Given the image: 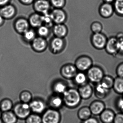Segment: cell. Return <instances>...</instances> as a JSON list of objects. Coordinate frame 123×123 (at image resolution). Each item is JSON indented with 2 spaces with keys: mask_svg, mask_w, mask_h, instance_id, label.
<instances>
[{
  "mask_svg": "<svg viewBox=\"0 0 123 123\" xmlns=\"http://www.w3.org/2000/svg\"><path fill=\"white\" fill-rule=\"evenodd\" d=\"M21 102L29 104L33 99V96L31 92L28 90L21 91L19 95Z\"/></svg>",
  "mask_w": 123,
  "mask_h": 123,
  "instance_id": "4dcf8cb0",
  "label": "cell"
},
{
  "mask_svg": "<svg viewBox=\"0 0 123 123\" xmlns=\"http://www.w3.org/2000/svg\"><path fill=\"white\" fill-rule=\"evenodd\" d=\"M29 106L32 113L42 114L46 109V104L45 101L39 98L32 99L29 103Z\"/></svg>",
  "mask_w": 123,
  "mask_h": 123,
  "instance_id": "52a82bcc",
  "label": "cell"
},
{
  "mask_svg": "<svg viewBox=\"0 0 123 123\" xmlns=\"http://www.w3.org/2000/svg\"><path fill=\"white\" fill-rule=\"evenodd\" d=\"M1 119L3 123H16L18 118L13 111L2 112Z\"/></svg>",
  "mask_w": 123,
  "mask_h": 123,
  "instance_id": "d4e9b609",
  "label": "cell"
},
{
  "mask_svg": "<svg viewBox=\"0 0 123 123\" xmlns=\"http://www.w3.org/2000/svg\"><path fill=\"white\" fill-rule=\"evenodd\" d=\"M116 114L112 109L106 108L99 116L100 121L102 123H113Z\"/></svg>",
  "mask_w": 123,
  "mask_h": 123,
  "instance_id": "44dd1931",
  "label": "cell"
},
{
  "mask_svg": "<svg viewBox=\"0 0 123 123\" xmlns=\"http://www.w3.org/2000/svg\"><path fill=\"white\" fill-rule=\"evenodd\" d=\"M105 3H111L113 2H114L115 0H104Z\"/></svg>",
  "mask_w": 123,
  "mask_h": 123,
  "instance_id": "bcb514c9",
  "label": "cell"
},
{
  "mask_svg": "<svg viewBox=\"0 0 123 123\" xmlns=\"http://www.w3.org/2000/svg\"><path fill=\"white\" fill-rule=\"evenodd\" d=\"M29 25L35 28H38L43 25L42 15L34 13L31 15L29 19Z\"/></svg>",
  "mask_w": 123,
  "mask_h": 123,
  "instance_id": "cb8c5ba5",
  "label": "cell"
},
{
  "mask_svg": "<svg viewBox=\"0 0 123 123\" xmlns=\"http://www.w3.org/2000/svg\"><path fill=\"white\" fill-rule=\"evenodd\" d=\"M68 88L67 82L62 80H55L52 86V89L54 93L60 95H62Z\"/></svg>",
  "mask_w": 123,
  "mask_h": 123,
  "instance_id": "2e32d148",
  "label": "cell"
},
{
  "mask_svg": "<svg viewBox=\"0 0 123 123\" xmlns=\"http://www.w3.org/2000/svg\"><path fill=\"white\" fill-rule=\"evenodd\" d=\"M41 117L42 123H60L62 119L59 110L49 108L45 110Z\"/></svg>",
  "mask_w": 123,
  "mask_h": 123,
  "instance_id": "3957f363",
  "label": "cell"
},
{
  "mask_svg": "<svg viewBox=\"0 0 123 123\" xmlns=\"http://www.w3.org/2000/svg\"><path fill=\"white\" fill-rule=\"evenodd\" d=\"M43 25L49 28L53 25V22L49 13L42 15Z\"/></svg>",
  "mask_w": 123,
  "mask_h": 123,
  "instance_id": "8d00e7d4",
  "label": "cell"
},
{
  "mask_svg": "<svg viewBox=\"0 0 123 123\" xmlns=\"http://www.w3.org/2000/svg\"><path fill=\"white\" fill-rule=\"evenodd\" d=\"M62 96L64 105L69 109L76 108L82 101L78 89L74 88H68Z\"/></svg>",
  "mask_w": 123,
  "mask_h": 123,
  "instance_id": "6da1fadb",
  "label": "cell"
},
{
  "mask_svg": "<svg viewBox=\"0 0 123 123\" xmlns=\"http://www.w3.org/2000/svg\"><path fill=\"white\" fill-rule=\"evenodd\" d=\"M23 38L28 42H32L36 38V33L33 30L28 29L23 34Z\"/></svg>",
  "mask_w": 123,
  "mask_h": 123,
  "instance_id": "e575fe53",
  "label": "cell"
},
{
  "mask_svg": "<svg viewBox=\"0 0 123 123\" xmlns=\"http://www.w3.org/2000/svg\"><path fill=\"white\" fill-rule=\"evenodd\" d=\"M78 90L82 100L90 99L93 93V88L89 82L79 86Z\"/></svg>",
  "mask_w": 123,
  "mask_h": 123,
  "instance_id": "5bb4252c",
  "label": "cell"
},
{
  "mask_svg": "<svg viewBox=\"0 0 123 123\" xmlns=\"http://www.w3.org/2000/svg\"><path fill=\"white\" fill-rule=\"evenodd\" d=\"M31 46L36 51L42 52L47 47V42L44 38L39 36L36 37L31 42Z\"/></svg>",
  "mask_w": 123,
  "mask_h": 123,
  "instance_id": "e0dca14e",
  "label": "cell"
},
{
  "mask_svg": "<svg viewBox=\"0 0 123 123\" xmlns=\"http://www.w3.org/2000/svg\"><path fill=\"white\" fill-rule=\"evenodd\" d=\"M92 115L99 116L105 109V104L101 100H96L92 101L89 106Z\"/></svg>",
  "mask_w": 123,
  "mask_h": 123,
  "instance_id": "8fae6325",
  "label": "cell"
},
{
  "mask_svg": "<svg viewBox=\"0 0 123 123\" xmlns=\"http://www.w3.org/2000/svg\"><path fill=\"white\" fill-rule=\"evenodd\" d=\"M72 80L74 84L78 87L83 85L88 82L86 73L84 72L80 71H78Z\"/></svg>",
  "mask_w": 123,
  "mask_h": 123,
  "instance_id": "484cf974",
  "label": "cell"
},
{
  "mask_svg": "<svg viewBox=\"0 0 123 123\" xmlns=\"http://www.w3.org/2000/svg\"><path fill=\"white\" fill-rule=\"evenodd\" d=\"M115 105L119 112L123 113V98L122 96L117 98L115 101Z\"/></svg>",
  "mask_w": 123,
  "mask_h": 123,
  "instance_id": "74e56055",
  "label": "cell"
},
{
  "mask_svg": "<svg viewBox=\"0 0 123 123\" xmlns=\"http://www.w3.org/2000/svg\"><path fill=\"white\" fill-rule=\"evenodd\" d=\"M118 41L119 52L123 53V33H119L116 37Z\"/></svg>",
  "mask_w": 123,
  "mask_h": 123,
  "instance_id": "f35d334b",
  "label": "cell"
},
{
  "mask_svg": "<svg viewBox=\"0 0 123 123\" xmlns=\"http://www.w3.org/2000/svg\"><path fill=\"white\" fill-rule=\"evenodd\" d=\"M3 20L4 19L0 16V26H1L3 23Z\"/></svg>",
  "mask_w": 123,
  "mask_h": 123,
  "instance_id": "7dc6e473",
  "label": "cell"
},
{
  "mask_svg": "<svg viewBox=\"0 0 123 123\" xmlns=\"http://www.w3.org/2000/svg\"><path fill=\"white\" fill-rule=\"evenodd\" d=\"M113 6L114 12L119 16L123 17V0H115Z\"/></svg>",
  "mask_w": 123,
  "mask_h": 123,
  "instance_id": "1f68e13d",
  "label": "cell"
},
{
  "mask_svg": "<svg viewBox=\"0 0 123 123\" xmlns=\"http://www.w3.org/2000/svg\"><path fill=\"white\" fill-rule=\"evenodd\" d=\"M88 82L96 85L100 82L105 75L102 68L98 65H93L86 72Z\"/></svg>",
  "mask_w": 123,
  "mask_h": 123,
  "instance_id": "7a4b0ae2",
  "label": "cell"
},
{
  "mask_svg": "<svg viewBox=\"0 0 123 123\" xmlns=\"http://www.w3.org/2000/svg\"><path fill=\"white\" fill-rule=\"evenodd\" d=\"M95 85L93 88V93L97 99L103 100L109 95L111 90L104 87L100 83L96 84Z\"/></svg>",
  "mask_w": 123,
  "mask_h": 123,
  "instance_id": "9a60e30c",
  "label": "cell"
},
{
  "mask_svg": "<svg viewBox=\"0 0 123 123\" xmlns=\"http://www.w3.org/2000/svg\"><path fill=\"white\" fill-rule=\"evenodd\" d=\"M52 5L56 8H61L65 5V0H51Z\"/></svg>",
  "mask_w": 123,
  "mask_h": 123,
  "instance_id": "ab89813d",
  "label": "cell"
},
{
  "mask_svg": "<svg viewBox=\"0 0 123 123\" xmlns=\"http://www.w3.org/2000/svg\"><path fill=\"white\" fill-rule=\"evenodd\" d=\"M81 123H100V122L97 118L91 116L85 121H81Z\"/></svg>",
  "mask_w": 123,
  "mask_h": 123,
  "instance_id": "7bdbcfd3",
  "label": "cell"
},
{
  "mask_svg": "<svg viewBox=\"0 0 123 123\" xmlns=\"http://www.w3.org/2000/svg\"><path fill=\"white\" fill-rule=\"evenodd\" d=\"M78 71L74 65L67 64L62 67L60 72L62 76L65 79L72 80Z\"/></svg>",
  "mask_w": 123,
  "mask_h": 123,
  "instance_id": "ba28073f",
  "label": "cell"
},
{
  "mask_svg": "<svg viewBox=\"0 0 123 123\" xmlns=\"http://www.w3.org/2000/svg\"><path fill=\"white\" fill-rule=\"evenodd\" d=\"M77 115L80 121H83L92 116V114L89 106H84L79 109Z\"/></svg>",
  "mask_w": 123,
  "mask_h": 123,
  "instance_id": "4316f807",
  "label": "cell"
},
{
  "mask_svg": "<svg viewBox=\"0 0 123 123\" xmlns=\"http://www.w3.org/2000/svg\"><path fill=\"white\" fill-rule=\"evenodd\" d=\"M90 29L93 33H101L103 30V26L100 22L95 21L91 24Z\"/></svg>",
  "mask_w": 123,
  "mask_h": 123,
  "instance_id": "836d02e7",
  "label": "cell"
},
{
  "mask_svg": "<svg viewBox=\"0 0 123 123\" xmlns=\"http://www.w3.org/2000/svg\"><path fill=\"white\" fill-rule=\"evenodd\" d=\"M25 123H42L41 116L39 114L31 113L25 119Z\"/></svg>",
  "mask_w": 123,
  "mask_h": 123,
  "instance_id": "d6a6232c",
  "label": "cell"
},
{
  "mask_svg": "<svg viewBox=\"0 0 123 123\" xmlns=\"http://www.w3.org/2000/svg\"><path fill=\"white\" fill-rule=\"evenodd\" d=\"M114 82V78L112 76L105 75L100 83L104 87L109 90H111L113 88Z\"/></svg>",
  "mask_w": 123,
  "mask_h": 123,
  "instance_id": "f546056e",
  "label": "cell"
},
{
  "mask_svg": "<svg viewBox=\"0 0 123 123\" xmlns=\"http://www.w3.org/2000/svg\"><path fill=\"white\" fill-rule=\"evenodd\" d=\"M25 5H29L33 3L34 0H20Z\"/></svg>",
  "mask_w": 123,
  "mask_h": 123,
  "instance_id": "f6af8a7d",
  "label": "cell"
},
{
  "mask_svg": "<svg viewBox=\"0 0 123 123\" xmlns=\"http://www.w3.org/2000/svg\"><path fill=\"white\" fill-rule=\"evenodd\" d=\"M98 12L102 18H109L112 16L114 12L113 6L111 3H104L99 7Z\"/></svg>",
  "mask_w": 123,
  "mask_h": 123,
  "instance_id": "d6986e66",
  "label": "cell"
},
{
  "mask_svg": "<svg viewBox=\"0 0 123 123\" xmlns=\"http://www.w3.org/2000/svg\"><path fill=\"white\" fill-rule=\"evenodd\" d=\"M2 113V111H1V109H0V119L1 118Z\"/></svg>",
  "mask_w": 123,
  "mask_h": 123,
  "instance_id": "c3c4849f",
  "label": "cell"
},
{
  "mask_svg": "<svg viewBox=\"0 0 123 123\" xmlns=\"http://www.w3.org/2000/svg\"><path fill=\"white\" fill-rule=\"evenodd\" d=\"M106 51L110 55L115 56L119 53L118 41L116 37L108 39L105 49Z\"/></svg>",
  "mask_w": 123,
  "mask_h": 123,
  "instance_id": "9c48e42d",
  "label": "cell"
},
{
  "mask_svg": "<svg viewBox=\"0 0 123 123\" xmlns=\"http://www.w3.org/2000/svg\"><path fill=\"white\" fill-rule=\"evenodd\" d=\"M13 105L12 101L8 98H4L0 101V109L2 112L11 111Z\"/></svg>",
  "mask_w": 123,
  "mask_h": 123,
  "instance_id": "f1b7e54d",
  "label": "cell"
},
{
  "mask_svg": "<svg viewBox=\"0 0 123 123\" xmlns=\"http://www.w3.org/2000/svg\"><path fill=\"white\" fill-rule=\"evenodd\" d=\"M93 64L91 57L87 55H82L76 59L74 65L78 71L85 72L93 65Z\"/></svg>",
  "mask_w": 123,
  "mask_h": 123,
  "instance_id": "5b68a950",
  "label": "cell"
},
{
  "mask_svg": "<svg viewBox=\"0 0 123 123\" xmlns=\"http://www.w3.org/2000/svg\"><path fill=\"white\" fill-rule=\"evenodd\" d=\"M116 72L117 77L123 78V62L118 65L116 69Z\"/></svg>",
  "mask_w": 123,
  "mask_h": 123,
  "instance_id": "60d3db41",
  "label": "cell"
},
{
  "mask_svg": "<svg viewBox=\"0 0 123 123\" xmlns=\"http://www.w3.org/2000/svg\"><path fill=\"white\" fill-rule=\"evenodd\" d=\"M34 7L38 13L43 15L49 13L50 5L47 0H37L34 3Z\"/></svg>",
  "mask_w": 123,
  "mask_h": 123,
  "instance_id": "ac0fdd59",
  "label": "cell"
},
{
  "mask_svg": "<svg viewBox=\"0 0 123 123\" xmlns=\"http://www.w3.org/2000/svg\"><path fill=\"white\" fill-rule=\"evenodd\" d=\"M13 111L18 118L25 120L31 113L29 104L21 102L16 103L13 105Z\"/></svg>",
  "mask_w": 123,
  "mask_h": 123,
  "instance_id": "277c9868",
  "label": "cell"
},
{
  "mask_svg": "<svg viewBox=\"0 0 123 123\" xmlns=\"http://www.w3.org/2000/svg\"><path fill=\"white\" fill-rule=\"evenodd\" d=\"M29 25L28 21L25 18H21L16 21L14 27L18 33L23 34L29 29Z\"/></svg>",
  "mask_w": 123,
  "mask_h": 123,
  "instance_id": "7402d4cb",
  "label": "cell"
},
{
  "mask_svg": "<svg viewBox=\"0 0 123 123\" xmlns=\"http://www.w3.org/2000/svg\"><path fill=\"white\" fill-rule=\"evenodd\" d=\"M10 0H0V7L7 5Z\"/></svg>",
  "mask_w": 123,
  "mask_h": 123,
  "instance_id": "ee69618b",
  "label": "cell"
},
{
  "mask_svg": "<svg viewBox=\"0 0 123 123\" xmlns=\"http://www.w3.org/2000/svg\"><path fill=\"white\" fill-rule=\"evenodd\" d=\"M113 123H123V113L119 112L116 114Z\"/></svg>",
  "mask_w": 123,
  "mask_h": 123,
  "instance_id": "b9f144b4",
  "label": "cell"
},
{
  "mask_svg": "<svg viewBox=\"0 0 123 123\" xmlns=\"http://www.w3.org/2000/svg\"><path fill=\"white\" fill-rule=\"evenodd\" d=\"M37 33L39 37L45 38L49 34V28L46 26L42 25L38 28Z\"/></svg>",
  "mask_w": 123,
  "mask_h": 123,
  "instance_id": "d590c367",
  "label": "cell"
},
{
  "mask_svg": "<svg viewBox=\"0 0 123 123\" xmlns=\"http://www.w3.org/2000/svg\"><path fill=\"white\" fill-rule=\"evenodd\" d=\"M53 32L56 37L63 38L67 35V27L63 24H56L53 28Z\"/></svg>",
  "mask_w": 123,
  "mask_h": 123,
  "instance_id": "603a6c76",
  "label": "cell"
},
{
  "mask_svg": "<svg viewBox=\"0 0 123 123\" xmlns=\"http://www.w3.org/2000/svg\"><path fill=\"white\" fill-rule=\"evenodd\" d=\"M65 46V42L62 38L55 37L50 42V49L54 54H58L61 52L64 49Z\"/></svg>",
  "mask_w": 123,
  "mask_h": 123,
  "instance_id": "7c38bea8",
  "label": "cell"
},
{
  "mask_svg": "<svg viewBox=\"0 0 123 123\" xmlns=\"http://www.w3.org/2000/svg\"><path fill=\"white\" fill-rule=\"evenodd\" d=\"M106 36L103 33H93L91 36L90 41L93 47L98 50H101L105 49L107 42Z\"/></svg>",
  "mask_w": 123,
  "mask_h": 123,
  "instance_id": "8992f818",
  "label": "cell"
},
{
  "mask_svg": "<svg viewBox=\"0 0 123 123\" xmlns=\"http://www.w3.org/2000/svg\"><path fill=\"white\" fill-rule=\"evenodd\" d=\"M122 97L123 98V94L122 95Z\"/></svg>",
  "mask_w": 123,
  "mask_h": 123,
  "instance_id": "f907efd6",
  "label": "cell"
},
{
  "mask_svg": "<svg viewBox=\"0 0 123 123\" xmlns=\"http://www.w3.org/2000/svg\"><path fill=\"white\" fill-rule=\"evenodd\" d=\"M112 89L117 94L122 95L123 94V78L117 76L114 78Z\"/></svg>",
  "mask_w": 123,
  "mask_h": 123,
  "instance_id": "83f0119b",
  "label": "cell"
},
{
  "mask_svg": "<svg viewBox=\"0 0 123 123\" xmlns=\"http://www.w3.org/2000/svg\"><path fill=\"white\" fill-rule=\"evenodd\" d=\"M0 123H3V122L2 121L1 118L0 119Z\"/></svg>",
  "mask_w": 123,
  "mask_h": 123,
  "instance_id": "681fc988",
  "label": "cell"
},
{
  "mask_svg": "<svg viewBox=\"0 0 123 123\" xmlns=\"http://www.w3.org/2000/svg\"><path fill=\"white\" fill-rule=\"evenodd\" d=\"M16 13L15 8L11 5L7 4L0 8V16L4 19H11Z\"/></svg>",
  "mask_w": 123,
  "mask_h": 123,
  "instance_id": "ffe728a7",
  "label": "cell"
},
{
  "mask_svg": "<svg viewBox=\"0 0 123 123\" xmlns=\"http://www.w3.org/2000/svg\"><path fill=\"white\" fill-rule=\"evenodd\" d=\"M47 104L49 108L59 110L64 105L62 96L54 93L48 98Z\"/></svg>",
  "mask_w": 123,
  "mask_h": 123,
  "instance_id": "4fadbf2b",
  "label": "cell"
},
{
  "mask_svg": "<svg viewBox=\"0 0 123 123\" xmlns=\"http://www.w3.org/2000/svg\"><path fill=\"white\" fill-rule=\"evenodd\" d=\"M49 14L53 22L56 24H63L67 20V14L61 8H55Z\"/></svg>",
  "mask_w": 123,
  "mask_h": 123,
  "instance_id": "30bf717a",
  "label": "cell"
}]
</instances>
